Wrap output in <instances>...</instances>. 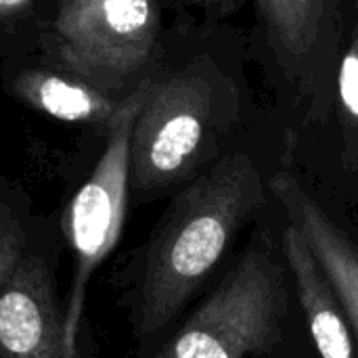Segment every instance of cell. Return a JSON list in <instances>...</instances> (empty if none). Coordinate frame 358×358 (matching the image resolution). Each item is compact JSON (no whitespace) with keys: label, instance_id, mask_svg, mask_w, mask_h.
I'll list each match as a JSON object with an SVG mask.
<instances>
[{"label":"cell","instance_id":"9","mask_svg":"<svg viewBox=\"0 0 358 358\" xmlns=\"http://www.w3.org/2000/svg\"><path fill=\"white\" fill-rule=\"evenodd\" d=\"M0 358H65L52 275L27 254L0 292Z\"/></svg>","mask_w":358,"mask_h":358},{"label":"cell","instance_id":"3","mask_svg":"<svg viewBox=\"0 0 358 358\" xmlns=\"http://www.w3.org/2000/svg\"><path fill=\"white\" fill-rule=\"evenodd\" d=\"M357 0H258L248 55L273 94L281 168L298 174L321 151L336 113Z\"/></svg>","mask_w":358,"mask_h":358},{"label":"cell","instance_id":"1","mask_svg":"<svg viewBox=\"0 0 358 358\" xmlns=\"http://www.w3.org/2000/svg\"><path fill=\"white\" fill-rule=\"evenodd\" d=\"M248 38L233 27L195 29L185 52L151 78L130 136V195L178 193L222 157L266 132L245 78Z\"/></svg>","mask_w":358,"mask_h":358},{"label":"cell","instance_id":"8","mask_svg":"<svg viewBox=\"0 0 358 358\" xmlns=\"http://www.w3.org/2000/svg\"><path fill=\"white\" fill-rule=\"evenodd\" d=\"M271 193L283 216L300 229L348 313L358 348V235L338 220L300 178L277 168Z\"/></svg>","mask_w":358,"mask_h":358},{"label":"cell","instance_id":"5","mask_svg":"<svg viewBox=\"0 0 358 358\" xmlns=\"http://www.w3.org/2000/svg\"><path fill=\"white\" fill-rule=\"evenodd\" d=\"M52 69L128 99L162 67L164 15L149 0L61 2L42 38Z\"/></svg>","mask_w":358,"mask_h":358},{"label":"cell","instance_id":"13","mask_svg":"<svg viewBox=\"0 0 358 358\" xmlns=\"http://www.w3.org/2000/svg\"><path fill=\"white\" fill-rule=\"evenodd\" d=\"M34 8L36 4L29 0H0V25L25 19L29 13H34Z\"/></svg>","mask_w":358,"mask_h":358},{"label":"cell","instance_id":"7","mask_svg":"<svg viewBox=\"0 0 358 358\" xmlns=\"http://www.w3.org/2000/svg\"><path fill=\"white\" fill-rule=\"evenodd\" d=\"M296 176L334 216L344 208L358 222V0L342 61L331 130L317 157Z\"/></svg>","mask_w":358,"mask_h":358},{"label":"cell","instance_id":"6","mask_svg":"<svg viewBox=\"0 0 358 358\" xmlns=\"http://www.w3.org/2000/svg\"><path fill=\"white\" fill-rule=\"evenodd\" d=\"M149 82L124 103L120 115L107 132V145L96 168L76 193L69 208L73 277L63 315L65 358L78 357V336L88 281L94 268L117 243L124 227L130 195V136Z\"/></svg>","mask_w":358,"mask_h":358},{"label":"cell","instance_id":"11","mask_svg":"<svg viewBox=\"0 0 358 358\" xmlns=\"http://www.w3.org/2000/svg\"><path fill=\"white\" fill-rule=\"evenodd\" d=\"M15 92L29 105L65 122H82L109 132L124 103L57 69H27L15 80Z\"/></svg>","mask_w":358,"mask_h":358},{"label":"cell","instance_id":"12","mask_svg":"<svg viewBox=\"0 0 358 358\" xmlns=\"http://www.w3.org/2000/svg\"><path fill=\"white\" fill-rule=\"evenodd\" d=\"M27 239L21 224L0 206V292L27 256Z\"/></svg>","mask_w":358,"mask_h":358},{"label":"cell","instance_id":"2","mask_svg":"<svg viewBox=\"0 0 358 358\" xmlns=\"http://www.w3.org/2000/svg\"><path fill=\"white\" fill-rule=\"evenodd\" d=\"M260 134L174 193L143 245L132 287V323L138 340H153L203 289L241 231L273 206L271 178L281 153ZM279 141V138H277Z\"/></svg>","mask_w":358,"mask_h":358},{"label":"cell","instance_id":"4","mask_svg":"<svg viewBox=\"0 0 358 358\" xmlns=\"http://www.w3.org/2000/svg\"><path fill=\"white\" fill-rule=\"evenodd\" d=\"M281 212L254 224L241 256L182 321L170 358H319L279 241Z\"/></svg>","mask_w":358,"mask_h":358},{"label":"cell","instance_id":"14","mask_svg":"<svg viewBox=\"0 0 358 358\" xmlns=\"http://www.w3.org/2000/svg\"><path fill=\"white\" fill-rule=\"evenodd\" d=\"M155 358H170V357H168L166 352H159V355H157V357H155Z\"/></svg>","mask_w":358,"mask_h":358},{"label":"cell","instance_id":"10","mask_svg":"<svg viewBox=\"0 0 358 358\" xmlns=\"http://www.w3.org/2000/svg\"><path fill=\"white\" fill-rule=\"evenodd\" d=\"M279 241L317 357L358 358L352 325L340 294L325 275L300 229L292 224L283 212Z\"/></svg>","mask_w":358,"mask_h":358}]
</instances>
